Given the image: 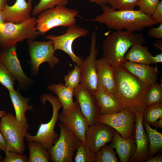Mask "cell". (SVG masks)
<instances>
[{
    "mask_svg": "<svg viewBox=\"0 0 162 162\" xmlns=\"http://www.w3.org/2000/svg\"><path fill=\"white\" fill-rule=\"evenodd\" d=\"M139 0H107V4L113 9L132 10L137 6Z\"/></svg>",
    "mask_w": 162,
    "mask_h": 162,
    "instance_id": "obj_35",
    "label": "cell"
},
{
    "mask_svg": "<svg viewBox=\"0 0 162 162\" xmlns=\"http://www.w3.org/2000/svg\"><path fill=\"white\" fill-rule=\"evenodd\" d=\"M115 130L104 124L96 123L89 126L86 136V144L96 154L104 146L112 141Z\"/></svg>",
    "mask_w": 162,
    "mask_h": 162,
    "instance_id": "obj_16",
    "label": "cell"
},
{
    "mask_svg": "<svg viewBox=\"0 0 162 162\" xmlns=\"http://www.w3.org/2000/svg\"><path fill=\"white\" fill-rule=\"evenodd\" d=\"M90 2L94 3L101 6L102 5L107 4V0H89Z\"/></svg>",
    "mask_w": 162,
    "mask_h": 162,
    "instance_id": "obj_46",
    "label": "cell"
},
{
    "mask_svg": "<svg viewBox=\"0 0 162 162\" xmlns=\"http://www.w3.org/2000/svg\"><path fill=\"white\" fill-rule=\"evenodd\" d=\"M150 125H152L156 128H162V118L152 123Z\"/></svg>",
    "mask_w": 162,
    "mask_h": 162,
    "instance_id": "obj_44",
    "label": "cell"
},
{
    "mask_svg": "<svg viewBox=\"0 0 162 162\" xmlns=\"http://www.w3.org/2000/svg\"><path fill=\"white\" fill-rule=\"evenodd\" d=\"M143 112H135L136 118L134 137L136 149L129 160L130 162H142L146 161L148 158L149 143L143 127Z\"/></svg>",
    "mask_w": 162,
    "mask_h": 162,
    "instance_id": "obj_17",
    "label": "cell"
},
{
    "mask_svg": "<svg viewBox=\"0 0 162 162\" xmlns=\"http://www.w3.org/2000/svg\"><path fill=\"white\" fill-rule=\"evenodd\" d=\"M123 66L129 72L148 86L157 82L158 71L157 65L153 67L149 65L126 60Z\"/></svg>",
    "mask_w": 162,
    "mask_h": 162,
    "instance_id": "obj_20",
    "label": "cell"
},
{
    "mask_svg": "<svg viewBox=\"0 0 162 162\" xmlns=\"http://www.w3.org/2000/svg\"><path fill=\"white\" fill-rule=\"evenodd\" d=\"M148 35L155 39H162V23H160V25L157 28L152 27L148 31Z\"/></svg>",
    "mask_w": 162,
    "mask_h": 162,
    "instance_id": "obj_39",
    "label": "cell"
},
{
    "mask_svg": "<svg viewBox=\"0 0 162 162\" xmlns=\"http://www.w3.org/2000/svg\"><path fill=\"white\" fill-rule=\"evenodd\" d=\"M32 73L37 76L40 65L47 62L50 67L53 69L58 64L59 59L54 55L55 50L52 41H39L34 40H28Z\"/></svg>",
    "mask_w": 162,
    "mask_h": 162,
    "instance_id": "obj_9",
    "label": "cell"
},
{
    "mask_svg": "<svg viewBox=\"0 0 162 162\" xmlns=\"http://www.w3.org/2000/svg\"><path fill=\"white\" fill-rule=\"evenodd\" d=\"M28 145L29 151L28 162H49L50 160L47 149L41 144L29 141Z\"/></svg>",
    "mask_w": 162,
    "mask_h": 162,
    "instance_id": "obj_27",
    "label": "cell"
},
{
    "mask_svg": "<svg viewBox=\"0 0 162 162\" xmlns=\"http://www.w3.org/2000/svg\"><path fill=\"white\" fill-rule=\"evenodd\" d=\"M143 118L150 125L162 118V102L147 106L143 112Z\"/></svg>",
    "mask_w": 162,
    "mask_h": 162,
    "instance_id": "obj_29",
    "label": "cell"
},
{
    "mask_svg": "<svg viewBox=\"0 0 162 162\" xmlns=\"http://www.w3.org/2000/svg\"><path fill=\"white\" fill-rule=\"evenodd\" d=\"M16 80L13 75L0 62V83L9 91L14 89Z\"/></svg>",
    "mask_w": 162,
    "mask_h": 162,
    "instance_id": "obj_34",
    "label": "cell"
},
{
    "mask_svg": "<svg viewBox=\"0 0 162 162\" xmlns=\"http://www.w3.org/2000/svg\"><path fill=\"white\" fill-rule=\"evenodd\" d=\"M161 102H162V86L157 82L151 85L148 91L146 97V105L147 107Z\"/></svg>",
    "mask_w": 162,
    "mask_h": 162,
    "instance_id": "obj_28",
    "label": "cell"
},
{
    "mask_svg": "<svg viewBox=\"0 0 162 162\" xmlns=\"http://www.w3.org/2000/svg\"><path fill=\"white\" fill-rule=\"evenodd\" d=\"M58 125L59 137L55 144L47 150L50 160L53 162H72L74 154L82 142L62 123Z\"/></svg>",
    "mask_w": 162,
    "mask_h": 162,
    "instance_id": "obj_8",
    "label": "cell"
},
{
    "mask_svg": "<svg viewBox=\"0 0 162 162\" xmlns=\"http://www.w3.org/2000/svg\"><path fill=\"white\" fill-rule=\"evenodd\" d=\"M76 102V101H75ZM76 102L74 106L64 113L59 115L58 119L68 130L86 144V136L89 126L82 114L79 105Z\"/></svg>",
    "mask_w": 162,
    "mask_h": 162,
    "instance_id": "obj_15",
    "label": "cell"
},
{
    "mask_svg": "<svg viewBox=\"0 0 162 162\" xmlns=\"http://www.w3.org/2000/svg\"><path fill=\"white\" fill-rule=\"evenodd\" d=\"M76 102L79 106L81 112L87 120L89 125L96 123L100 110L94 94L84 85L80 83L74 89Z\"/></svg>",
    "mask_w": 162,
    "mask_h": 162,
    "instance_id": "obj_13",
    "label": "cell"
},
{
    "mask_svg": "<svg viewBox=\"0 0 162 162\" xmlns=\"http://www.w3.org/2000/svg\"><path fill=\"white\" fill-rule=\"evenodd\" d=\"M7 147L6 142L0 131V151H4L6 150Z\"/></svg>",
    "mask_w": 162,
    "mask_h": 162,
    "instance_id": "obj_41",
    "label": "cell"
},
{
    "mask_svg": "<svg viewBox=\"0 0 162 162\" xmlns=\"http://www.w3.org/2000/svg\"><path fill=\"white\" fill-rule=\"evenodd\" d=\"M151 57L153 64H156L158 63H161L162 62V53L155 55V56H152Z\"/></svg>",
    "mask_w": 162,
    "mask_h": 162,
    "instance_id": "obj_42",
    "label": "cell"
},
{
    "mask_svg": "<svg viewBox=\"0 0 162 162\" xmlns=\"http://www.w3.org/2000/svg\"><path fill=\"white\" fill-rule=\"evenodd\" d=\"M100 110V114L118 112L124 108L116 97L112 94L98 87L94 93Z\"/></svg>",
    "mask_w": 162,
    "mask_h": 162,
    "instance_id": "obj_22",
    "label": "cell"
},
{
    "mask_svg": "<svg viewBox=\"0 0 162 162\" xmlns=\"http://www.w3.org/2000/svg\"><path fill=\"white\" fill-rule=\"evenodd\" d=\"M8 92L14 109L16 119L20 122L27 124L26 112L33 109V106L29 104V99L23 97L19 91L14 89Z\"/></svg>",
    "mask_w": 162,
    "mask_h": 162,
    "instance_id": "obj_23",
    "label": "cell"
},
{
    "mask_svg": "<svg viewBox=\"0 0 162 162\" xmlns=\"http://www.w3.org/2000/svg\"><path fill=\"white\" fill-rule=\"evenodd\" d=\"M98 87L115 95L116 81L114 67L103 58L97 59Z\"/></svg>",
    "mask_w": 162,
    "mask_h": 162,
    "instance_id": "obj_18",
    "label": "cell"
},
{
    "mask_svg": "<svg viewBox=\"0 0 162 162\" xmlns=\"http://www.w3.org/2000/svg\"><path fill=\"white\" fill-rule=\"evenodd\" d=\"M143 125L146 130L149 143L148 157H150L162 149V134L152 128L150 125L143 120Z\"/></svg>",
    "mask_w": 162,
    "mask_h": 162,
    "instance_id": "obj_26",
    "label": "cell"
},
{
    "mask_svg": "<svg viewBox=\"0 0 162 162\" xmlns=\"http://www.w3.org/2000/svg\"><path fill=\"white\" fill-rule=\"evenodd\" d=\"M5 17L3 10H0V31L5 23Z\"/></svg>",
    "mask_w": 162,
    "mask_h": 162,
    "instance_id": "obj_43",
    "label": "cell"
},
{
    "mask_svg": "<svg viewBox=\"0 0 162 162\" xmlns=\"http://www.w3.org/2000/svg\"><path fill=\"white\" fill-rule=\"evenodd\" d=\"M151 16L158 23H162V0L159 2Z\"/></svg>",
    "mask_w": 162,
    "mask_h": 162,
    "instance_id": "obj_38",
    "label": "cell"
},
{
    "mask_svg": "<svg viewBox=\"0 0 162 162\" xmlns=\"http://www.w3.org/2000/svg\"><path fill=\"white\" fill-rule=\"evenodd\" d=\"M112 142L110 146L116 149L120 161L128 162L136 149L134 136L132 135L130 138L126 139L115 130Z\"/></svg>",
    "mask_w": 162,
    "mask_h": 162,
    "instance_id": "obj_21",
    "label": "cell"
},
{
    "mask_svg": "<svg viewBox=\"0 0 162 162\" xmlns=\"http://www.w3.org/2000/svg\"><path fill=\"white\" fill-rule=\"evenodd\" d=\"M6 113L7 112L5 111L0 110V118H2Z\"/></svg>",
    "mask_w": 162,
    "mask_h": 162,
    "instance_id": "obj_48",
    "label": "cell"
},
{
    "mask_svg": "<svg viewBox=\"0 0 162 162\" xmlns=\"http://www.w3.org/2000/svg\"><path fill=\"white\" fill-rule=\"evenodd\" d=\"M101 6L102 13L89 20L105 24L109 29L134 32L158 24L139 10H115L107 4Z\"/></svg>",
    "mask_w": 162,
    "mask_h": 162,
    "instance_id": "obj_2",
    "label": "cell"
},
{
    "mask_svg": "<svg viewBox=\"0 0 162 162\" xmlns=\"http://www.w3.org/2000/svg\"><path fill=\"white\" fill-rule=\"evenodd\" d=\"M33 1V0H28V2H32Z\"/></svg>",
    "mask_w": 162,
    "mask_h": 162,
    "instance_id": "obj_50",
    "label": "cell"
},
{
    "mask_svg": "<svg viewBox=\"0 0 162 162\" xmlns=\"http://www.w3.org/2000/svg\"><path fill=\"white\" fill-rule=\"evenodd\" d=\"M161 0H139L137 6L139 10L144 14L151 16Z\"/></svg>",
    "mask_w": 162,
    "mask_h": 162,
    "instance_id": "obj_36",
    "label": "cell"
},
{
    "mask_svg": "<svg viewBox=\"0 0 162 162\" xmlns=\"http://www.w3.org/2000/svg\"><path fill=\"white\" fill-rule=\"evenodd\" d=\"M116 81L115 96L124 108L134 112L144 111L146 97L150 87L129 72L123 66L113 67Z\"/></svg>",
    "mask_w": 162,
    "mask_h": 162,
    "instance_id": "obj_1",
    "label": "cell"
},
{
    "mask_svg": "<svg viewBox=\"0 0 162 162\" xmlns=\"http://www.w3.org/2000/svg\"><path fill=\"white\" fill-rule=\"evenodd\" d=\"M146 162H162V156L160 154H158L155 157H148L145 161Z\"/></svg>",
    "mask_w": 162,
    "mask_h": 162,
    "instance_id": "obj_40",
    "label": "cell"
},
{
    "mask_svg": "<svg viewBox=\"0 0 162 162\" xmlns=\"http://www.w3.org/2000/svg\"><path fill=\"white\" fill-rule=\"evenodd\" d=\"M90 51L89 56L84 60L80 67L81 77L80 83L84 85L94 93L98 88L96 58L98 49L96 48L97 34L92 32Z\"/></svg>",
    "mask_w": 162,
    "mask_h": 162,
    "instance_id": "obj_14",
    "label": "cell"
},
{
    "mask_svg": "<svg viewBox=\"0 0 162 162\" xmlns=\"http://www.w3.org/2000/svg\"><path fill=\"white\" fill-rule=\"evenodd\" d=\"M88 32L87 29L75 24L68 27L66 32L58 36L49 34L45 38L52 41L55 50L63 51L70 56L77 65L80 67L83 59L74 53L72 48V44L76 39L86 36Z\"/></svg>",
    "mask_w": 162,
    "mask_h": 162,
    "instance_id": "obj_11",
    "label": "cell"
},
{
    "mask_svg": "<svg viewBox=\"0 0 162 162\" xmlns=\"http://www.w3.org/2000/svg\"><path fill=\"white\" fill-rule=\"evenodd\" d=\"M69 0H40L33 8L32 14L35 16L45 10L52 8L57 6H65Z\"/></svg>",
    "mask_w": 162,
    "mask_h": 162,
    "instance_id": "obj_30",
    "label": "cell"
},
{
    "mask_svg": "<svg viewBox=\"0 0 162 162\" xmlns=\"http://www.w3.org/2000/svg\"><path fill=\"white\" fill-rule=\"evenodd\" d=\"M136 118L135 112L124 108L118 112L100 114L96 123L106 124L116 130L122 137L128 139L135 130Z\"/></svg>",
    "mask_w": 162,
    "mask_h": 162,
    "instance_id": "obj_10",
    "label": "cell"
},
{
    "mask_svg": "<svg viewBox=\"0 0 162 162\" xmlns=\"http://www.w3.org/2000/svg\"><path fill=\"white\" fill-rule=\"evenodd\" d=\"M4 152L5 157L2 159V162H28V158L23 154H17L7 150Z\"/></svg>",
    "mask_w": 162,
    "mask_h": 162,
    "instance_id": "obj_37",
    "label": "cell"
},
{
    "mask_svg": "<svg viewBox=\"0 0 162 162\" xmlns=\"http://www.w3.org/2000/svg\"><path fill=\"white\" fill-rule=\"evenodd\" d=\"M81 77L80 67L75 65L74 69L68 71L64 76L65 86L72 89L76 88L80 85Z\"/></svg>",
    "mask_w": 162,
    "mask_h": 162,
    "instance_id": "obj_33",
    "label": "cell"
},
{
    "mask_svg": "<svg viewBox=\"0 0 162 162\" xmlns=\"http://www.w3.org/2000/svg\"><path fill=\"white\" fill-rule=\"evenodd\" d=\"M32 9V3L25 0H16L11 6L7 4L3 10L5 22L18 24L26 21L32 17L30 15Z\"/></svg>",
    "mask_w": 162,
    "mask_h": 162,
    "instance_id": "obj_19",
    "label": "cell"
},
{
    "mask_svg": "<svg viewBox=\"0 0 162 162\" xmlns=\"http://www.w3.org/2000/svg\"><path fill=\"white\" fill-rule=\"evenodd\" d=\"M47 89L52 92L57 96L61 102L63 110L62 113H64L73 108L76 104L74 102V89L68 88L62 83L54 84L47 87Z\"/></svg>",
    "mask_w": 162,
    "mask_h": 162,
    "instance_id": "obj_24",
    "label": "cell"
},
{
    "mask_svg": "<svg viewBox=\"0 0 162 162\" xmlns=\"http://www.w3.org/2000/svg\"><path fill=\"white\" fill-rule=\"evenodd\" d=\"M77 10L64 6H57L40 13L36 19V27L40 34L44 35L52 28L58 26L69 27L76 24Z\"/></svg>",
    "mask_w": 162,
    "mask_h": 162,
    "instance_id": "obj_6",
    "label": "cell"
},
{
    "mask_svg": "<svg viewBox=\"0 0 162 162\" xmlns=\"http://www.w3.org/2000/svg\"><path fill=\"white\" fill-rule=\"evenodd\" d=\"M119 160L110 146H103L95 155L94 162H118Z\"/></svg>",
    "mask_w": 162,
    "mask_h": 162,
    "instance_id": "obj_31",
    "label": "cell"
},
{
    "mask_svg": "<svg viewBox=\"0 0 162 162\" xmlns=\"http://www.w3.org/2000/svg\"><path fill=\"white\" fill-rule=\"evenodd\" d=\"M143 35L125 30H118L105 38L103 43L102 58L113 67L123 66L126 60L125 56L134 46L143 44Z\"/></svg>",
    "mask_w": 162,
    "mask_h": 162,
    "instance_id": "obj_3",
    "label": "cell"
},
{
    "mask_svg": "<svg viewBox=\"0 0 162 162\" xmlns=\"http://www.w3.org/2000/svg\"><path fill=\"white\" fill-rule=\"evenodd\" d=\"M152 45L160 50H162V40H156L154 42Z\"/></svg>",
    "mask_w": 162,
    "mask_h": 162,
    "instance_id": "obj_45",
    "label": "cell"
},
{
    "mask_svg": "<svg viewBox=\"0 0 162 162\" xmlns=\"http://www.w3.org/2000/svg\"><path fill=\"white\" fill-rule=\"evenodd\" d=\"M152 56L147 46L137 44L131 47L125 58L126 60L132 62L150 65L153 64L151 57Z\"/></svg>",
    "mask_w": 162,
    "mask_h": 162,
    "instance_id": "obj_25",
    "label": "cell"
},
{
    "mask_svg": "<svg viewBox=\"0 0 162 162\" xmlns=\"http://www.w3.org/2000/svg\"><path fill=\"white\" fill-rule=\"evenodd\" d=\"M29 125L18 122L12 113H7L0 119V131L7 145L6 150L23 154L25 151V138Z\"/></svg>",
    "mask_w": 162,
    "mask_h": 162,
    "instance_id": "obj_5",
    "label": "cell"
},
{
    "mask_svg": "<svg viewBox=\"0 0 162 162\" xmlns=\"http://www.w3.org/2000/svg\"><path fill=\"white\" fill-rule=\"evenodd\" d=\"M7 4V0H0V10H3Z\"/></svg>",
    "mask_w": 162,
    "mask_h": 162,
    "instance_id": "obj_47",
    "label": "cell"
},
{
    "mask_svg": "<svg viewBox=\"0 0 162 162\" xmlns=\"http://www.w3.org/2000/svg\"><path fill=\"white\" fill-rule=\"evenodd\" d=\"M16 44L2 49L0 52V62L13 75L18 83V88L25 89L32 85L34 81L27 76L23 71L17 55Z\"/></svg>",
    "mask_w": 162,
    "mask_h": 162,
    "instance_id": "obj_12",
    "label": "cell"
},
{
    "mask_svg": "<svg viewBox=\"0 0 162 162\" xmlns=\"http://www.w3.org/2000/svg\"><path fill=\"white\" fill-rule=\"evenodd\" d=\"M76 152L74 162H94L95 154L82 142L79 146Z\"/></svg>",
    "mask_w": 162,
    "mask_h": 162,
    "instance_id": "obj_32",
    "label": "cell"
},
{
    "mask_svg": "<svg viewBox=\"0 0 162 162\" xmlns=\"http://www.w3.org/2000/svg\"><path fill=\"white\" fill-rule=\"evenodd\" d=\"M40 99L43 104L47 101L51 104L52 108L51 118L47 123L41 124L35 135H32L28 133L25 138L27 142H38L48 150L55 144L58 139V135L55 129L58 118L59 111L62 106L57 97L50 94H43Z\"/></svg>",
    "mask_w": 162,
    "mask_h": 162,
    "instance_id": "obj_4",
    "label": "cell"
},
{
    "mask_svg": "<svg viewBox=\"0 0 162 162\" xmlns=\"http://www.w3.org/2000/svg\"><path fill=\"white\" fill-rule=\"evenodd\" d=\"M34 16L22 22H5L0 31V48L9 47L25 39L34 40L40 34Z\"/></svg>",
    "mask_w": 162,
    "mask_h": 162,
    "instance_id": "obj_7",
    "label": "cell"
},
{
    "mask_svg": "<svg viewBox=\"0 0 162 162\" xmlns=\"http://www.w3.org/2000/svg\"><path fill=\"white\" fill-rule=\"evenodd\" d=\"M2 158L0 154V162H1L2 160Z\"/></svg>",
    "mask_w": 162,
    "mask_h": 162,
    "instance_id": "obj_49",
    "label": "cell"
}]
</instances>
